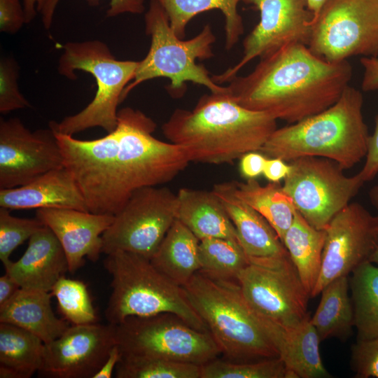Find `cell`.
Segmentation results:
<instances>
[{
	"label": "cell",
	"instance_id": "obj_1",
	"mask_svg": "<svg viewBox=\"0 0 378 378\" xmlns=\"http://www.w3.org/2000/svg\"><path fill=\"white\" fill-rule=\"evenodd\" d=\"M155 128L143 112L126 107L118 112L116 128L101 138L80 140L52 130L88 211L115 216L136 190L167 183L188 166L186 149L154 137Z\"/></svg>",
	"mask_w": 378,
	"mask_h": 378
},
{
	"label": "cell",
	"instance_id": "obj_2",
	"mask_svg": "<svg viewBox=\"0 0 378 378\" xmlns=\"http://www.w3.org/2000/svg\"><path fill=\"white\" fill-rule=\"evenodd\" d=\"M253 70L227 86L237 104L293 124L318 113L340 97L353 69L328 62L303 44H290L260 58Z\"/></svg>",
	"mask_w": 378,
	"mask_h": 378
},
{
	"label": "cell",
	"instance_id": "obj_3",
	"mask_svg": "<svg viewBox=\"0 0 378 378\" xmlns=\"http://www.w3.org/2000/svg\"><path fill=\"white\" fill-rule=\"evenodd\" d=\"M276 120L243 107L228 92H211L191 111L176 108L162 129L172 143L186 148L190 162L223 164L260 151L276 130Z\"/></svg>",
	"mask_w": 378,
	"mask_h": 378
},
{
	"label": "cell",
	"instance_id": "obj_4",
	"mask_svg": "<svg viewBox=\"0 0 378 378\" xmlns=\"http://www.w3.org/2000/svg\"><path fill=\"white\" fill-rule=\"evenodd\" d=\"M363 97L349 85L327 109L276 128L260 153L285 162L313 156L337 162L344 170L366 157L370 135L363 115Z\"/></svg>",
	"mask_w": 378,
	"mask_h": 378
},
{
	"label": "cell",
	"instance_id": "obj_5",
	"mask_svg": "<svg viewBox=\"0 0 378 378\" xmlns=\"http://www.w3.org/2000/svg\"><path fill=\"white\" fill-rule=\"evenodd\" d=\"M183 288L225 360L244 363L279 357L237 281L197 272Z\"/></svg>",
	"mask_w": 378,
	"mask_h": 378
},
{
	"label": "cell",
	"instance_id": "obj_6",
	"mask_svg": "<svg viewBox=\"0 0 378 378\" xmlns=\"http://www.w3.org/2000/svg\"><path fill=\"white\" fill-rule=\"evenodd\" d=\"M104 266L111 276V293L104 312L108 323L116 325L130 316L172 313L194 328L209 332L183 288L159 271L150 259L117 251L106 255Z\"/></svg>",
	"mask_w": 378,
	"mask_h": 378
},
{
	"label": "cell",
	"instance_id": "obj_7",
	"mask_svg": "<svg viewBox=\"0 0 378 378\" xmlns=\"http://www.w3.org/2000/svg\"><path fill=\"white\" fill-rule=\"evenodd\" d=\"M146 32L151 43L148 54L139 62L132 82L125 88L121 98L140 83L155 78L170 80L167 87L174 98L181 97L186 90V82L203 85L212 93H227V86L216 83L209 71L196 63V59H208L214 57L212 45L216 36L211 26L207 24L195 36L188 40L177 37L171 28L169 18L157 0H150L144 15Z\"/></svg>",
	"mask_w": 378,
	"mask_h": 378
},
{
	"label": "cell",
	"instance_id": "obj_8",
	"mask_svg": "<svg viewBox=\"0 0 378 378\" xmlns=\"http://www.w3.org/2000/svg\"><path fill=\"white\" fill-rule=\"evenodd\" d=\"M63 50L58 72L71 80L76 78L75 71L88 72L95 78L97 91L85 108L59 122L50 121L49 127L71 136L95 127L107 133L113 132L118 124L117 107L125 88L133 80L139 62L117 59L108 46L98 40L68 42Z\"/></svg>",
	"mask_w": 378,
	"mask_h": 378
},
{
	"label": "cell",
	"instance_id": "obj_9",
	"mask_svg": "<svg viewBox=\"0 0 378 378\" xmlns=\"http://www.w3.org/2000/svg\"><path fill=\"white\" fill-rule=\"evenodd\" d=\"M122 355L202 365L221 354L209 332L200 331L172 313L130 316L115 325Z\"/></svg>",
	"mask_w": 378,
	"mask_h": 378
},
{
	"label": "cell",
	"instance_id": "obj_10",
	"mask_svg": "<svg viewBox=\"0 0 378 378\" xmlns=\"http://www.w3.org/2000/svg\"><path fill=\"white\" fill-rule=\"evenodd\" d=\"M289 164L283 189L296 210L318 230H325L365 183L359 173L347 176L337 162L325 158L300 157Z\"/></svg>",
	"mask_w": 378,
	"mask_h": 378
},
{
	"label": "cell",
	"instance_id": "obj_11",
	"mask_svg": "<svg viewBox=\"0 0 378 378\" xmlns=\"http://www.w3.org/2000/svg\"><path fill=\"white\" fill-rule=\"evenodd\" d=\"M307 46L331 63L378 57V0L330 1L313 21Z\"/></svg>",
	"mask_w": 378,
	"mask_h": 378
},
{
	"label": "cell",
	"instance_id": "obj_12",
	"mask_svg": "<svg viewBox=\"0 0 378 378\" xmlns=\"http://www.w3.org/2000/svg\"><path fill=\"white\" fill-rule=\"evenodd\" d=\"M178 197L166 187L136 190L103 233L102 253L127 251L151 259L177 218Z\"/></svg>",
	"mask_w": 378,
	"mask_h": 378
},
{
	"label": "cell",
	"instance_id": "obj_13",
	"mask_svg": "<svg viewBox=\"0 0 378 378\" xmlns=\"http://www.w3.org/2000/svg\"><path fill=\"white\" fill-rule=\"evenodd\" d=\"M237 281L251 308L278 323L295 325L309 318V293L289 254L248 259Z\"/></svg>",
	"mask_w": 378,
	"mask_h": 378
},
{
	"label": "cell",
	"instance_id": "obj_14",
	"mask_svg": "<svg viewBox=\"0 0 378 378\" xmlns=\"http://www.w3.org/2000/svg\"><path fill=\"white\" fill-rule=\"evenodd\" d=\"M260 12V20L243 42V57L233 67L211 76L220 85L229 82L254 58L290 44L308 46L314 14L306 0H242Z\"/></svg>",
	"mask_w": 378,
	"mask_h": 378
},
{
	"label": "cell",
	"instance_id": "obj_15",
	"mask_svg": "<svg viewBox=\"0 0 378 378\" xmlns=\"http://www.w3.org/2000/svg\"><path fill=\"white\" fill-rule=\"evenodd\" d=\"M325 230L321 269L312 298L334 279L351 274L378 245L377 216L357 202L343 208Z\"/></svg>",
	"mask_w": 378,
	"mask_h": 378
},
{
	"label": "cell",
	"instance_id": "obj_16",
	"mask_svg": "<svg viewBox=\"0 0 378 378\" xmlns=\"http://www.w3.org/2000/svg\"><path fill=\"white\" fill-rule=\"evenodd\" d=\"M64 159L51 128L30 131L18 118L0 119V189L25 185Z\"/></svg>",
	"mask_w": 378,
	"mask_h": 378
},
{
	"label": "cell",
	"instance_id": "obj_17",
	"mask_svg": "<svg viewBox=\"0 0 378 378\" xmlns=\"http://www.w3.org/2000/svg\"><path fill=\"white\" fill-rule=\"evenodd\" d=\"M116 344L115 325H71L58 338L45 344L39 373L52 378H93Z\"/></svg>",
	"mask_w": 378,
	"mask_h": 378
},
{
	"label": "cell",
	"instance_id": "obj_18",
	"mask_svg": "<svg viewBox=\"0 0 378 378\" xmlns=\"http://www.w3.org/2000/svg\"><path fill=\"white\" fill-rule=\"evenodd\" d=\"M36 218L55 234L66 256L69 272L74 274L85 265V258L92 262L99 259L102 236L114 216L73 209H38Z\"/></svg>",
	"mask_w": 378,
	"mask_h": 378
},
{
	"label": "cell",
	"instance_id": "obj_19",
	"mask_svg": "<svg viewBox=\"0 0 378 378\" xmlns=\"http://www.w3.org/2000/svg\"><path fill=\"white\" fill-rule=\"evenodd\" d=\"M255 314L283 361L288 378L330 377L321 360V340L310 317L286 326Z\"/></svg>",
	"mask_w": 378,
	"mask_h": 378
},
{
	"label": "cell",
	"instance_id": "obj_20",
	"mask_svg": "<svg viewBox=\"0 0 378 378\" xmlns=\"http://www.w3.org/2000/svg\"><path fill=\"white\" fill-rule=\"evenodd\" d=\"M4 268L21 288L47 292L69 271L62 245L46 225L29 239L23 255Z\"/></svg>",
	"mask_w": 378,
	"mask_h": 378
},
{
	"label": "cell",
	"instance_id": "obj_21",
	"mask_svg": "<svg viewBox=\"0 0 378 378\" xmlns=\"http://www.w3.org/2000/svg\"><path fill=\"white\" fill-rule=\"evenodd\" d=\"M0 207L9 210L73 209L88 211L74 178L65 167L49 171L25 185L0 189Z\"/></svg>",
	"mask_w": 378,
	"mask_h": 378
},
{
	"label": "cell",
	"instance_id": "obj_22",
	"mask_svg": "<svg viewBox=\"0 0 378 378\" xmlns=\"http://www.w3.org/2000/svg\"><path fill=\"white\" fill-rule=\"evenodd\" d=\"M235 187V181L224 182L215 184L212 191L223 204L248 259L288 254L276 231L262 216L237 196Z\"/></svg>",
	"mask_w": 378,
	"mask_h": 378
},
{
	"label": "cell",
	"instance_id": "obj_23",
	"mask_svg": "<svg viewBox=\"0 0 378 378\" xmlns=\"http://www.w3.org/2000/svg\"><path fill=\"white\" fill-rule=\"evenodd\" d=\"M50 292L21 288L0 307V322L22 328L38 336L45 344L60 337L70 326L59 318L51 306Z\"/></svg>",
	"mask_w": 378,
	"mask_h": 378
},
{
	"label": "cell",
	"instance_id": "obj_24",
	"mask_svg": "<svg viewBox=\"0 0 378 378\" xmlns=\"http://www.w3.org/2000/svg\"><path fill=\"white\" fill-rule=\"evenodd\" d=\"M177 197V219L200 240L222 238L239 241L232 220L212 190L181 188Z\"/></svg>",
	"mask_w": 378,
	"mask_h": 378
},
{
	"label": "cell",
	"instance_id": "obj_25",
	"mask_svg": "<svg viewBox=\"0 0 378 378\" xmlns=\"http://www.w3.org/2000/svg\"><path fill=\"white\" fill-rule=\"evenodd\" d=\"M200 239L176 219L150 259L176 284L183 286L200 270Z\"/></svg>",
	"mask_w": 378,
	"mask_h": 378
},
{
	"label": "cell",
	"instance_id": "obj_26",
	"mask_svg": "<svg viewBox=\"0 0 378 378\" xmlns=\"http://www.w3.org/2000/svg\"><path fill=\"white\" fill-rule=\"evenodd\" d=\"M45 343L36 335L0 322V378H29L44 365Z\"/></svg>",
	"mask_w": 378,
	"mask_h": 378
},
{
	"label": "cell",
	"instance_id": "obj_27",
	"mask_svg": "<svg viewBox=\"0 0 378 378\" xmlns=\"http://www.w3.org/2000/svg\"><path fill=\"white\" fill-rule=\"evenodd\" d=\"M326 237V230L312 227L296 210L293 221L283 239V244L311 298L321 272Z\"/></svg>",
	"mask_w": 378,
	"mask_h": 378
},
{
	"label": "cell",
	"instance_id": "obj_28",
	"mask_svg": "<svg viewBox=\"0 0 378 378\" xmlns=\"http://www.w3.org/2000/svg\"><path fill=\"white\" fill-rule=\"evenodd\" d=\"M348 276L337 278L321 291L319 304L310 318L321 342L331 337L347 338L354 327Z\"/></svg>",
	"mask_w": 378,
	"mask_h": 378
},
{
	"label": "cell",
	"instance_id": "obj_29",
	"mask_svg": "<svg viewBox=\"0 0 378 378\" xmlns=\"http://www.w3.org/2000/svg\"><path fill=\"white\" fill-rule=\"evenodd\" d=\"M169 18L171 28L179 38L186 36L188 22L196 15L211 10H220L225 17V48L232 49L244 33L237 6L242 0H157Z\"/></svg>",
	"mask_w": 378,
	"mask_h": 378
},
{
	"label": "cell",
	"instance_id": "obj_30",
	"mask_svg": "<svg viewBox=\"0 0 378 378\" xmlns=\"http://www.w3.org/2000/svg\"><path fill=\"white\" fill-rule=\"evenodd\" d=\"M238 197L257 211L270 224L283 243L285 233L291 225L295 206L280 182L261 186L256 179L235 181Z\"/></svg>",
	"mask_w": 378,
	"mask_h": 378
},
{
	"label": "cell",
	"instance_id": "obj_31",
	"mask_svg": "<svg viewBox=\"0 0 378 378\" xmlns=\"http://www.w3.org/2000/svg\"><path fill=\"white\" fill-rule=\"evenodd\" d=\"M349 289L356 341L378 337V264L368 260L351 273Z\"/></svg>",
	"mask_w": 378,
	"mask_h": 378
},
{
	"label": "cell",
	"instance_id": "obj_32",
	"mask_svg": "<svg viewBox=\"0 0 378 378\" xmlns=\"http://www.w3.org/2000/svg\"><path fill=\"white\" fill-rule=\"evenodd\" d=\"M199 260L198 272L223 281H237L239 274L249 263L239 241L222 238L200 240Z\"/></svg>",
	"mask_w": 378,
	"mask_h": 378
},
{
	"label": "cell",
	"instance_id": "obj_33",
	"mask_svg": "<svg viewBox=\"0 0 378 378\" xmlns=\"http://www.w3.org/2000/svg\"><path fill=\"white\" fill-rule=\"evenodd\" d=\"M114 374L116 378H200V365L122 355Z\"/></svg>",
	"mask_w": 378,
	"mask_h": 378
},
{
	"label": "cell",
	"instance_id": "obj_34",
	"mask_svg": "<svg viewBox=\"0 0 378 378\" xmlns=\"http://www.w3.org/2000/svg\"><path fill=\"white\" fill-rule=\"evenodd\" d=\"M50 293L57 300L60 314L71 325L97 323V317L88 287L82 281L63 276Z\"/></svg>",
	"mask_w": 378,
	"mask_h": 378
},
{
	"label": "cell",
	"instance_id": "obj_35",
	"mask_svg": "<svg viewBox=\"0 0 378 378\" xmlns=\"http://www.w3.org/2000/svg\"><path fill=\"white\" fill-rule=\"evenodd\" d=\"M200 378H288L279 357L234 363L218 358L200 365Z\"/></svg>",
	"mask_w": 378,
	"mask_h": 378
},
{
	"label": "cell",
	"instance_id": "obj_36",
	"mask_svg": "<svg viewBox=\"0 0 378 378\" xmlns=\"http://www.w3.org/2000/svg\"><path fill=\"white\" fill-rule=\"evenodd\" d=\"M45 225L37 218H18L0 207V260L5 267L13 251Z\"/></svg>",
	"mask_w": 378,
	"mask_h": 378
},
{
	"label": "cell",
	"instance_id": "obj_37",
	"mask_svg": "<svg viewBox=\"0 0 378 378\" xmlns=\"http://www.w3.org/2000/svg\"><path fill=\"white\" fill-rule=\"evenodd\" d=\"M19 66L15 60L3 57L0 61V112L10 111L30 106L21 94L18 85Z\"/></svg>",
	"mask_w": 378,
	"mask_h": 378
},
{
	"label": "cell",
	"instance_id": "obj_38",
	"mask_svg": "<svg viewBox=\"0 0 378 378\" xmlns=\"http://www.w3.org/2000/svg\"><path fill=\"white\" fill-rule=\"evenodd\" d=\"M351 365L358 378H378V337L356 341L351 348Z\"/></svg>",
	"mask_w": 378,
	"mask_h": 378
},
{
	"label": "cell",
	"instance_id": "obj_39",
	"mask_svg": "<svg viewBox=\"0 0 378 378\" xmlns=\"http://www.w3.org/2000/svg\"><path fill=\"white\" fill-rule=\"evenodd\" d=\"M60 0H48L41 11L43 27L48 29L52 25L55 11ZM87 3L95 6L99 0H85ZM145 0H111L106 11L108 17H115L123 13L141 14L145 10Z\"/></svg>",
	"mask_w": 378,
	"mask_h": 378
},
{
	"label": "cell",
	"instance_id": "obj_40",
	"mask_svg": "<svg viewBox=\"0 0 378 378\" xmlns=\"http://www.w3.org/2000/svg\"><path fill=\"white\" fill-rule=\"evenodd\" d=\"M26 23L23 6L19 0H0V30L13 34Z\"/></svg>",
	"mask_w": 378,
	"mask_h": 378
},
{
	"label": "cell",
	"instance_id": "obj_41",
	"mask_svg": "<svg viewBox=\"0 0 378 378\" xmlns=\"http://www.w3.org/2000/svg\"><path fill=\"white\" fill-rule=\"evenodd\" d=\"M358 173L365 183L372 180L378 174V114L374 132L369 137L365 162Z\"/></svg>",
	"mask_w": 378,
	"mask_h": 378
},
{
	"label": "cell",
	"instance_id": "obj_42",
	"mask_svg": "<svg viewBox=\"0 0 378 378\" xmlns=\"http://www.w3.org/2000/svg\"><path fill=\"white\" fill-rule=\"evenodd\" d=\"M267 157L259 151L245 153L240 158L239 171L241 175L248 179H256L263 173Z\"/></svg>",
	"mask_w": 378,
	"mask_h": 378
},
{
	"label": "cell",
	"instance_id": "obj_43",
	"mask_svg": "<svg viewBox=\"0 0 378 378\" xmlns=\"http://www.w3.org/2000/svg\"><path fill=\"white\" fill-rule=\"evenodd\" d=\"M360 64L364 69L361 83L362 90L365 92L378 90V57H363Z\"/></svg>",
	"mask_w": 378,
	"mask_h": 378
},
{
	"label": "cell",
	"instance_id": "obj_44",
	"mask_svg": "<svg viewBox=\"0 0 378 378\" xmlns=\"http://www.w3.org/2000/svg\"><path fill=\"white\" fill-rule=\"evenodd\" d=\"M290 169V164L284 160L278 158H267L262 174L270 182H280L287 176Z\"/></svg>",
	"mask_w": 378,
	"mask_h": 378
},
{
	"label": "cell",
	"instance_id": "obj_45",
	"mask_svg": "<svg viewBox=\"0 0 378 378\" xmlns=\"http://www.w3.org/2000/svg\"><path fill=\"white\" fill-rule=\"evenodd\" d=\"M121 356L120 349L116 344L113 346L104 363L93 378H111Z\"/></svg>",
	"mask_w": 378,
	"mask_h": 378
},
{
	"label": "cell",
	"instance_id": "obj_46",
	"mask_svg": "<svg viewBox=\"0 0 378 378\" xmlns=\"http://www.w3.org/2000/svg\"><path fill=\"white\" fill-rule=\"evenodd\" d=\"M21 288L7 273L0 277V307L5 304Z\"/></svg>",
	"mask_w": 378,
	"mask_h": 378
},
{
	"label": "cell",
	"instance_id": "obj_47",
	"mask_svg": "<svg viewBox=\"0 0 378 378\" xmlns=\"http://www.w3.org/2000/svg\"><path fill=\"white\" fill-rule=\"evenodd\" d=\"M25 15L26 23L31 22L36 17L37 12L43 8L48 0H22Z\"/></svg>",
	"mask_w": 378,
	"mask_h": 378
},
{
	"label": "cell",
	"instance_id": "obj_48",
	"mask_svg": "<svg viewBox=\"0 0 378 378\" xmlns=\"http://www.w3.org/2000/svg\"><path fill=\"white\" fill-rule=\"evenodd\" d=\"M309 10L314 14V18L320 13L322 8L331 0H306ZM314 21V20H313Z\"/></svg>",
	"mask_w": 378,
	"mask_h": 378
},
{
	"label": "cell",
	"instance_id": "obj_49",
	"mask_svg": "<svg viewBox=\"0 0 378 378\" xmlns=\"http://www.w3.org/2000/svg\"><path fill=\"white\" fill-rule=\"evenodd\" d=\"M369 196L371 203L378 210V183L371 189Z\"/></svg>",
	"mask_w": 378,
	"mask_h": 378
},
{
	"label": "cell",
	"instance_id": "obj_50",
	"mask_svg": "<svg viewBox=\"0 0 378 378\" xmlns=\"http://www.w3.org/2000/svg\"><path fill=\"white\" fill-rule=\"evenodd\" d=\"M377 216V220H378V216ZM368 261L375 263V264H378V245L377 246L376 248L374 249V251L370 255Z\"/></svg>",
	"mask_w": 378,
	"mask_h": 378
}]
</instances>
